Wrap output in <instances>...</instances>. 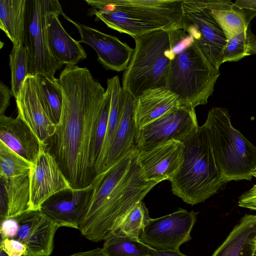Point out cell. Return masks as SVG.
I'll return each instance as SVG.
<instances>
[{"label":"cell","instance_id":"1","mask_svg":"<svg viewBox=\"0 0 256 256\" xmlns=\"http://www.w3.org/2000/svg\"><path fill=\"white\" fill-rule=\"evenodd\" d=\"M57 82L62 94L60 119L47 149L74 190L90 188L96 177V130L105 90L86 67L66 66Z\"/></svg>","mask_w":256,"mask_h":256},{"label":"cell","instance_id":"2","mask_svg":"<svg viewBox=\"0 0 256 256\" xmlns=\"http://www.w3.org/2000/svg\"><path fill=\"white\" fill-rule=\"evenodd\" d=\"M137 156L132 150L94 178L78 228L86 239L104 240L114 222L158 184L146 180Z\"/></svg>","mask_w":256,"mask_h":256},{"label":"cell","instance_id":"3","mask_svg":"<svg viewBox=\"0 0 256 256\" xmlns=\"http://www.w3.org/2000/svg\"><path fill=\"white\" fill-rule=\"evenodd\" d=\"M183 160L170 180L172 193L191 205L204 202L226 184L216 165L204 125L183 141Z\"/></svg>","mask_w":256,"mask_h":256},{"label":"cell","instance_id":"4","mask_svg":"<svg viewBox=\"0 0 256 256\" xmlns=\"http://www.w3.org/2000/svg\"><path fill=\"white\" fill-rule=\"evenodd\" d=\"M204 125L216 165L226 182L251 180L256 169V146L232 126L228 110L212 108Z\"/></svg>","mask_w":256,"mask_h":256},{"label":"cell","instance_id":"5","mask_svg":"<svg viewBox=\"0 0 256 256\" xmlns=\"http://www.w3.org/2000/svg\"><path fill=\"white\" fill-rule=\"evenodd\" d=\"M134 39L135 48L123 74L122 88L136 98L146 90L165 87L175 54L169 31L158 30Z\"/></svg>","mask_w":256,"mask_h":256},{"label":"cell","instance_id":"6","mask_svg":"<svg viewBox=\"0 0 256 256\" xmlns=\"http://www.w3.org/2000/svg\"><path fill=\"white\" fill-rule=\"evenodd\" d=\"M220 76L192 41L170 60L165 87L182 106L195 108L208 103Z\"/></svg>","mask_w":256,"mask_h":256},{"label":"cell","instance_id":"7","mask_svg":"<svg viewBox=\"0 0 256 256\" xmlns=\"http://www.w3.org/2000/svg\"><path fill=\"white\" fill-rule=\"evenodd\" d=\"M48 12H64L58 0H26L23 44L27 51L30 74L54 78L62 65L54 60L46 44L44 16Z\"/></svg>","mask_w":256,"mask_h":256},{"label":"cell","instance_id":"8","mask_svg":"<svg viewBox=\"0 0 256 256\" xmlns=\"http://www.w3.org/2000/svg\"><path fill=\"white\" fill-rule=\"evenodd\" d=\"M182 28L192 37L204 56L218 70L226 38L204 0H182Z\"/></svg>","mask_w":256,"mask_h":256},{"label":"cell","instance_id":"9","mask_svg":"<svg viewBox=\"0 0 256 256\" xmlns=\"http://www.w3.org/2000/svg\"><path fill=\"white\" fill-rule=\"evenodd\" d=\"M194 108L180 106L138 130L136 150L176 140L183 142L198 127Z\"/></svg>","mask_w":256,"mask_h":256},{"label":"cell","instance_id":"10","mask_svg":"<svg viewBox=\"0 0 256 256\" xmlns=\"http://www.w3.org/2000/svg\"><path fill=\"white\" fill-rule=\"evenodd\" d=\"M198 212L179 208L169 214L150 218L140 236V240L156 250H180L192 239L190 232Z\"/></svg>","mask_w":256,"mask_h":256},{"label":"cell","instance_id":"11","mask_svg":"<svg viewBox=\"0 0 256 256\" xmlns=\"http://www.w3.org/2000/svg\"><path fill=\"white\" fill-rule=\"evenodd\" d=\"M30 211L40 210L44 202L59 192L74 190L54 158L42 144L30 170Z\"/></svg>","mask_w":256,"mask_h":256},{"label":"cell","instance_id":"12","mask_svg":"<svg viewBox=\"0 0 256 256\" xmlns=\"http://www.w3.org/2000/svg\"><path fill=\"white\" fill-rule=\"evenodd\" d=\"M94 8L112 6L160 24L168 31L182 28V0H86Z\"/></svg>","mask_w":256,"mask_h":256},{"label":"cell","instance_id":"13","mask_svg":"<svg viewBox=\"0 0 256 256\" xmlns=\"http://www.w3.org/2000/svg\"><path fill=\"white\" fill-rule=\"evenodd\" d=\"M78 30L80 42L90 46L98 54V61L106 70H125L134 49L116 37L72 20L64 13L62 15Z\"/></svg>","mask_w":256,"mask_h":256},{"label":"cell","instance_id":"14","mask_svg":"<svg viewBox=\"0 0 256 256\" xmlns=\"http://www.w3.org/2000/svg\"><path fill=\"white\" fill-rule=\"evenodd\" d=\"M183 142L170 140L148 149L138 150L137 160L146 180L158 183L171 180L183 160Z\"/></svg>","mask_w":256,"mask_h":256},{"label":"cell","instance_id":"15","mask_svg":"<svg viewBox=\"0 0 256 256\" xmlns=\"http://www.w3.org/2000/svg\"><path fill=\"white\" fill-rule=\"evenodd\" d=\"M16 217L20 226L15 239L26 246V253L30 256H50L60 226L40 210H28Z\"/></svg>","mask_w":256,"mask_h":256},{"label":"cell","instance_id":"16","mask_svg":"<svg viewBox=\"0 0 256 256\" xmlns=\"http://www.w3.org/2000/svg\"><path fill=\"white\" fill-rule=\"evenodd\" d=\"M15 100L18 116L30 127L40 143L47 147L49 140L55 132L56 125L50 120L40 104L34 76H27Z\"/></svg>","mask_w":256,"mask_h":256},{"label":"cell","instance_id":"17","mask_svg":"<svg viewBox=\"0 0 256 256\" xmlns=\"http://www.w3.org/2000/svg\"><path fill=\"white\" fill-rule=\"evenodd\" d=\"M92 188V184L86 189L64 191V194L59 192L44 202L40 210L60 227L78 230Z\"/></svg>","mask_w":256,"mask_h":256},{"label":"cell","instance_id":"18","mask_svg":"<svg viewBox=\"0 0 256 256\" xmlns=\"http://www.w3.org/2000/svg\"><path fill=\"white\" fill-rule=\"evenodd\" d=\"M63 13L48 12L44 16V34L51 55L60 64L76 65L86 58V54L78 40L66 31L58 19Z\"/></svg>","mask_w":256,"mask_h":256},{"label":"cell","instance_id":"19","mask_svg":"<svg viewBox=\"0 0 256 256\" xmlns=\"http://www.w3.org/2000/svg\"><path fill=\"white\" fill-rule=\"evenodd\" d=\"M135 99L131 94L124 90L120 120L100 174L136 148L138 129L134 116Z\"/></svg>","mask_w":256,"mask_h":256},{"label":"cell","instance_id":"20","mask_svg":"<svg viewBox=\"0 0 256 256\" xmlns=\"http://www.w3.org/2000/svg\"><path fill=\"white\" fill-rule=\"evenodd\" d=\"M0 142L33 164L40 152L38 138L19 116H0Z\"/></svg>","mask_w":256,"mask_h":256},{"label":"cell","instance_id":"21","mask_svg":"<svg viewBox=\"0 0 256 256\" xmlns=\"http://www.w3.org/2000/svg\"><path fill=\"white\" fill-rule=\"evenodd\" d=\"M180 106L178 96L166 87L144 91L135 99L134 116L138 129Z\"/></svg>","mask_w":256,"mask_h":256},{"label":"cell","instance_id":"22","mask_svg":"<svg viewBox=\"0 0 256 256\" xmlns=\"http://www.w3.org/2000/svg\"><path fill=\"white\" fill-rule=\"evenodd\" d=\"M91 12L96 20L102 21L108 27L134 38L158 30H167L163 25L145 20L134 13L105 6Z\"/></svg>","mask_w":256,"mask_h":256},{"label":"cell","instance_id":"23","mask_svg":"<svg viewBox=\"0 0 256 256\" xmlns=\"http://www.w3.org/2000/svg\"><path fill=\"white\" fill-rule=\"evenodd\" d=\"M226 40L245 30L256 16V10L240 8L230 0H204Z\"/></svg>","mask_w":256,"mask_h":256},{"label":"cell","instance_id":"24","mask_svg":"<svg viewBox=\"0 0 256 256\" xmlns=\"http://www.w3.org/2000/svg\"><path fill=\"white\" fill-rule=\"evenodd\" d=\"M256 215L245 214L212 256H254Z\"/></svg>","mask_w":256,"mask_h":256},{"label":"cell","instance_id":"25","mask_svg":"<svg viewBox=\"0 0 256 256\" xmlns=\"http://www.w3.org/2000/svg\"><path fill=\"white\" fill-rule=\"evenodd\" d=\"M107 88L110 94V104L106 134L103 145L96 161V176L100 174L108 152L114 139L123 106V88L118 76L107 80Z\"/></svg>","mask_w":256,"mask_h":256},{"label":"cell","instance_id":"26","mask_svg":"<svg viewBox=\"0 0 256 256\" xmlns=\"http://www.w3.org/2000/svg\"><path fill=\"white\" fill-rule=\"evenodd\" d=\"M26 0H0V28L13 46L23 44Z\"/></svg>","mask_w":256,"mask_h":256},{"label":"cell","instance_id":"27","mask_svg":"<svg viewBox=\"0 0 256 256\" xmlns=\"http://www.w3.org/2000/svg\"><path fill=\"white\" fill-rule=\"evenodd\" d=\"M34 76L40 104L50 120L56 126L60 122L62 108V94L56 78L41 74Z\"/></svg>","mask_w":256,"mask_h":256},{"label":"cell","instance_id":"28","mask_svg":"<svg viewBox=\"0 0 256 256\" xmlns=\"http://www.w3.org/2000/svg\"><path fill=\"white\" fill-rule=\"evenodd\" d=\"M0 179L7 201L6 218L15 217L28 211L30 196V174Z\"/></svg>","mask_w":256,"mask_h":256},{"label":"cell","instance_id":"29","mask_svg":"<svg viewBox=\"0 0 256 256\" xmlns=\"http://www.w3.org/2000/svg\"><path fill=\"white\" fill-rule=\"evenodd\" d=\"M150 218L148 208L140 201L117 220L110 231L140 240V234Z\"/></svg>","mask_w":256,"mask_h":256},{"label":"cell","instance_id":"30","mask_svg":"<svg viewBox=\"0 0 256 256\" xmlns=\"http://www.w3.org/2000/svg\"><path fill=\"white\" fill-rule=\"evenodd\" d=\"M102 249L108 256H149L148 246L140 240L108 232Z\"/></svg>","mask_w":256,"mask_h":256},{"label":"cell","instance_id":"31","mask_svg":"<svg viewBox=\"0 0 256 256\" xmlns=\"http://www.w3.org/2000/svg\"><path fill=\"white\" fill-rule=\"evenodd\" d=\"M250 25L245 30L227 40L222 52V63L238 61L256 54V35L250 30Z\"/></svg>","mask_w":256,"mask_h":256},{"label":"cell","instance_id":"32","mask_svg":"<svg viewBox=\"0 0 256 256\" xmlns=\"http://www.w3.org/2000/svg\"><path fill=\"white\" fill-rule=\"evenodd\" d=\"M10 70V86L14 98L18 94L26 78L29 73L27 51L24 44L13 46L9 55Z\"/></svg>","mask_w":256,"mask_h":256},{"label":"cell","instance_id":"33","mask_svg":"<svg viewBox=\"0 0 256 256\" xmlns=\"http://www.w3.org/2000/svg\"><path fill=\"white\" fill-rule=\"evenodd\" d=\"M32 164L0 142V178L30 174Z\"/></svg>","mask_w":256,"mask_h":256},{"label":"cell","instance_id":"34","mask_svg":"<svg viewBox=\"0 0 256 256\" xmlns=\"http://www.w3.org/2000/svg\"><path fill=\"white\" fill-rule=\"evenodd\" d=\"M0 250L8 256H22L26 252V246L15 238L1 239Z\"/></svg>","mask_w":256,"mask_h":256},{"label":"cell","instance_id":"35","mask_svg":"<svg viewBox=\"0 0 256 256\" xmlns=\"http://www.w3.org/2000/svg\"><path fill=\"white\" fill-rule=\"evenodd\" d=\"M19 223L15 217H8L0 220L1 239L16 238L19 230Z\"/></svg>","mask_w":256,"mask_h":256},{"label":"cell","instance_id":"36","mask_svg":"<svg viewBox=\"0 0 256 256\" xmlns=\"http://www.w3.org/2000/svg\"><path fill=\"white\" fill-rule=\"evenodd\" d=\"M238 206L256 211V184L240 196Z\"/></svg>","mask_w":256,"mask_h":256},{"label":"cell","instance_id":"37","mask_svg":"<svg viewBox=\"0 0 256 256\" xmlns=\"http://www.w3.org/2000/svg\"><path fill=\"white\" fill-rule=\"evenodd\" d=\"M13 96L11 89L2 82L0 84V116L4 115L10 104V98Z\"/></svg>","mask_w":256,"mask_h":256},{"label":"cell","instance_id":"38","mask_svg":"<svg viewBox=\"0 0 256 256\" xmlns=\"http://www.w3.org/2000/svg\"><path fill=\"white\" fill-rule=\"evenodd\" d=\"M148 250L149 256H188L182 254L180 250H156L149 246Z\"/></svg>","mask_w":256,"mask_h":256},{"label":"cell","instance_id":"39","mask_svg":"<svg viewBox=\"0 0 256 256\" xmlns=\"http://www.w3.org/2000/svg\"><path fill=\"white\" fill-rule=\"evenodd\" d=\"M66 256H108L102 248H96L84 252H78Z\"/></svg>","mask_w":256,"mask_h":256},{"label":"cell","instance_id":"40","mask_svg":"<svg viewBox=\"0 0 256 256\" xmlns=\"http://www.w3.org/2000/svg\"><path fill=\"white\" fill-rule=\"evenodd\" d=\"M234 3L240 8L256 10V0H237Z\"/></svg>","mask_w":256,"mask_h":256},{"label":"cell","instance_id":"41","mask_svg":"<svg viewBox=\"0 0 256 256\" xmlns=\"http://www.w3.org/2000/svg\"><path fill=\"white\" fill-rule=\"evenodd\" d=\"M0 256H8L4 250H0Z\"/></svg>","mask_w":256,"mask_h":256},{"label":"cell","instance_id":"42","mask_svg":"<svg viewBox=\"0 0 256 256\" xmlns=\"http://www.w3.org/2000/svg\"><path fill=\"white\" fill-rule=\"evenodd\" d=\"M254 176L256 178V169L255 170L254 173Z\"/></svg>","mask_w":256,"mask_h":256},{"label":"cell","instance_id":"43","mask_svg":"<svg viewBox=\"0 0 256 256\" xmlns=\"http://www.w3.org/2000/svg\"><path fill=\"white\" fill-rule=\"evenodd\" d=\"M22 256H30L29 254H25L24 255H23Z\"/></svg>","mask_w":256,"mask_h":256},{"label":"cell","instance_id":"44","mask_svg":"<svg viewBox=\"0 0 256 256\" xmlns=\"http://www.w3.org/2000/svg\"><path fill=\"white\" fill-rule=\"evenodd\" d=\"M254 256H256V248Z\"/></svg>","mask_w":256,"mask_h":256}]
</instances>
